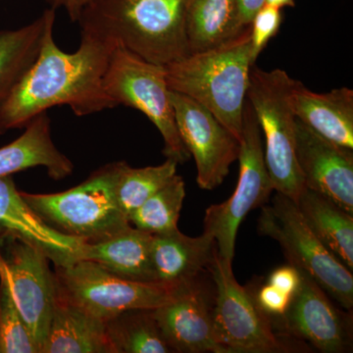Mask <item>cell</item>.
I'll return each mask as SVG.
<instances>
[{"label": "cell", "mask_w": 353, "mask_h": 353, "mask_svg": "<svg viewBox=\"0 0 353 353\" xmlns=\"http://www.w3.org/2000/svg\"><path fill=\"white\" fill-rule=\"evenodd\" d=\"M53 26L44 32L34 63L0 108V134L26 127L54 106H69L80 117L116 108L103 81L117 43L103 32L81 26L78 50L64 52L53 39Z\"/></svg>", "instance_id": "1"}, {"label": "cell", "mask_w": 353, "mask_h": 353, "mask_svg": "<svg viewBox=\"0 0 353 353\" xmlns=\"http://www.w3.org/2000/svg\"><path fill=\"white\" fill-rule=\"evenodd\" d=\"M250 26L220 46L190 53L165 67L173 92L194 99L208 109L241 141L243 108L253 66Z\"/></svg>", "instance_id": "2"}, {"label": "cell", "mask_w": 353, "mask_h": 353, "mask_svg": "<svg viewBox=\"0 0 353 353\" xmlns=\"http://www.w3.org/2000/svg\"><path fill=\"white\" fill-rule=\"evenodd\" d=\"M189 0H90L78 22L108 34L150 63L166 67L190 54Z\"/></svg>", "instance_id": "3"}, {"label": "cell", "mask_w": 353, "mask_h": 353, "mask_svg": "<svg viewBox=\"0 0 353 353\" xmlns=\"http://www.w3.org/2000/svg\"><path fill=\"white\" fill-rule=\"evenodd\" d=\"M123 161L94 171L85 182L57 194L21 196L51 228L59 233L94 243L106 240L129 227L116 197V183Z\"/></svg>", "instance_id": "4"}, {"label": "cell", "mask_w": 353, "mask_h": 353, "mask_svg": "<svg viewBox=\"0 0 353 353\" xmlns=\"http://www.w3.org/2000/svg\"><path fill=\"white\" fill-rule=\"evenodd\" d=\"M294 79L284 70L253 65L246 101L264 136V157L274 190L296 202L305 189L296 158V118L290 106Z\"/></svg>", "instance_id": "5"}, {"label": "cell", "mask_w": 353, "mask_h": 353, "mask_svg": "<svg viewBox=\"0 0 353 353\" xmlns=\"http://www.w3.org/2000/svg\"><path fill=\"white\" fill-rule=\"evenodd\" d=\"M259 232L277 241L289 264L307 274L347 310L353 306V276L306 224L296 202L276 192L261 208Z\"/></svg>", "instance_id": "6"}, {"label": "cell", "mask_w": 353, "mask_h": 353, "mask_svg": "<svg viewBox=\"0 0 353 353\" xmlns=\"http://www.w3.org/2000/svg\"><path fill=\"white\" fill-rule=\"evenodd\" d=\"M103 87L116 106L141 111L157 127L163 138L166 158L178 164L190 159L176 128L165 67L146 61L117 43L109 59Z\"/></svg>", "instance_id": "7"}, {"label": "cell", "mask_w": 353, "mask_h": 353, "mask_svg": "<svg viewBox=\"0 0 353 353\" xmlns=\"http://www.w3.org/2000/svg\"><path fill=\"white\" fill-rule=\"evenodd\" d=\"M233 261L216 252L208 272L214 287L213 322L225 353L288 352L290 339L278 333L272 318L257 305L252 290L239 284Z\"/></svg>", "instance_id": "8"}, {"label": "cell", "mask_w": 353, "mask_h": 353, "mask_svg": "<svg viewBox=\"0 0 353 353\" xmlns=\"http://www.w3.org/2000/svg\"><path fill=\"white\" fill-rule=\"evenodd\" d=\"M240 173L236 190L226 201L209 206L204 215V232L215 241L217 254L233 261L236 234L248 213L268 203L274 190L264 157L259 121L250 102L243 108L240 141Z\"/></svg>", "instance_id": "9"}, {"label": "cell", "mask_w": 353, "mask_h": 353, "mask_svg": "<svg viewBox=\"0 0 353 353\" xmlns=\"http://www.w3.org/2000/svg\"><path fill=\"white\" fill-rule=\"evenodd\" d=\"M62 296L104 321L131 309H155L170 301L176 285L127 280L101 265L77 259L55 266Z\"/></svg>", "instance_id": "10"}, {"label": "cell", "mask_w": 353, "mask_h": 353, "mask_svg": "<svg viewBox=\"0 0 353 353\" xmlns=\"http://www.w3.org/2000/svg\"><path fill=\"white\" fill-rule=\"evenodd\" d=\"M3 243L7 248L6 256L0 252V280L8 287L41 353L57 299L54 273L38 248L16 240Z\"/></svg>", "instance_id": "11"}, {"label": "cell", "mask_w": 353, "mask_h": 353, "mask_svg": "<svg viewBox=\"0 0 353 353\" xmlns=\"http://www.w3.org/2000/svg\"><path fill=\"white\" fill-rule=\"evenodd\" d=\"M170 97L179 134L196 161L197 185L214 190L238 159L240 141L199 102L173 90Z\"/></svg>", "instance_id": "12"}, {"label": "cell", "mask_w": 353, "mask_h": 353, "mask_svg": "<svg viewBox=\"0 0 353 353\" xmlns=\"http://www.w3.org/2000/svg\"><path fill=\"white\" fill-rule=\"evenodd\" d=\"M301 272V287L287 312L272 319L274 327L281 336L307 341L320 352H347L352 343L350 318L334 307L315 281Z\"/></svg>", "instance_id": "13"}, {"label": "cell", "mask_w": 353, "mask_h": 353, "mask_svg": "<svg viewBox=\"0 0 353 353\" xmlns=\"http://www.w3.org/2000/svg\"><path fill=\"white\" fill-rule=\"evenodd\" d=\"M202 275L176 285L170 301L154 309L155 319L174 352L225 353L216 338L213 292Z\"/></svg>", "instance_id": "14"}, {"label": "cell", "mask_w": 353, "mask_h": 353, "mask_svg": "<svg viewBox=\"0 0 353 353\" xmlns=\"http://www.w3.org/2000/svg\"><path fill=\"white\" fill-rule=\"evenodd\" d=\"M296 158L304 185L353 214V150L331 143L296 119Z\"/></svg>", "instance_id": "15"}, {"label": "cell", "mask_w": 353, "mask_h": 353, "mask_svg": "<svg viewBox=\"0 0 353 353\" xmlns=\"http://www.w3.org/2000/svg\"><path fill=\"white\" fill-rule=\"evenodd\" d=\"M12 240L38 248L54 266L79 259L83 245L48 226L21 196L11 176H0V245Z\"/></svg>", "instance_id": "16"}, {"label": "cell", "mask_w": 353, "mask_h": 353, "mask_svg": "<svg viewBox=\"0 0 353 353\" xmlns=\"http://www.w3.org/2000/svg\"><path fill=\"white\" fill-rule=\"evenodd\" d=\"M290 106L297 120L331 143L353 150V90L334 88L325 94L294 80Z\"/></svg>", "instance_id": "17"}, {"label": "cell", "mask_w": 353, "mask_h": 353, "mask_svg": "<svg viewBox=\"0 0 353 353\" xmlns=\"http://www.w3.org/2000/svg\"><path fill=\"white\" fill-rule=\"evenodd\" d=\"M41 353H115L106 321L62 296L57 299Z\"/></svg>", "instance_id": "18"}, {"label": "cell", "mask_w": 353, "mask_h": 353, "mask_svg": "<svg viewBox=\"0 0 353 353\" xmlns=\"http://www.w3.org/2000/svg\"><path fill=\"white\" fill-rule=\"evenodd\" d=\"M216 252L214 239L203 232L185 236L180 230L152 234V262L155 281L178 285L208 271Z\"/></svg>", "instance_id": "19"}, {"label": "cell", "mask_w": 353, "mask_h": 353, "mask_svg": "<svg viewBox=\"0 0 353 353\" xmlns=\"http://www.w3.org/2000/svg\"><path fill=\"white\" fill-rule=\"evenodd\" d=\"M36 167L46 168L54 180L66 178L74 170L71 160L53 143L50 119L46 112L28 123L19 138L0 148V176Z\"/></svg>", "instance_id": "20"}, {"label": "cell", "mask_w": 353, "mask_h": 353, "mask_svg": "<svg viewBox=\"0 0 353 353\" xmlns=\"http://www.w3.org/2000/svg\"><path fill=\"white\" fill-rule=\"evenodd\" d=\"M152 234L130 225L106 240L83 243L79 259L90 260L116 276L157 283L152 262Z\"/></svg>", "instance_id": "21"}, {"label": "cell", "mask_w": 353, "mask_h": 353, "mask_svg": "<svg viewBox=\"0 0 353 353\" xmlns=\"http://www.w3.org/2000/svg\"><path fill=\"white\" fill-rule=\"evenodd\" d=\"M306 224L353 271V214L319 192L303 190L296 201Z\"/></svg>", "instance_id": "22"}, {"label": "cell", "mask_w": 353, "mask_h": 353, "mask_svg": "<svg viewBox=\"0 0 353 353\" xmlns=\"http://www.w3.org/2000/svg\"><path fill=\"white\" fill-rule=\"evenodd\" d=\"M57 9H46L31 24L0 32V108L16 83L34 63L41 50L44 32L55 23Z\"/></svg>", "instance_id": "23"}, {"label": "cell", "mask_w": 353, "mask_h": 353, "mask_svg": "<svg viewBox=\"0 0 353 353\" xmlns=\"http://www.w3.org/2000/svg\"><path fill=\"white\" fill-rule=\"evenodd\" d=\"M238 0H189L185 32L190 52H201L229 41L241 30Z\"/></svg>", "instance_id": "24"}, {"label": "cell", "mask_w": 353, "mask_h": 353, "mask_svg": "<svg viewBox=\"0 0 353 353\" xmlns=\"http://www.w3.org/2000/svg\"><path fill=\"white\" fill-rule=\"evenodd\" d=\"M115 353H171L154 309H131L106 321Z\"/></svg>", "instance_id": "25"}, {"label": "cell", "mask_w": 353, "mask_h": 353, "mask_svg": "<svg viewBox=\"0 0 353 353\" xmlns=\"http://www.w3.org/2000/svg\"><path fill=\"white\" fill-rule=\"evenodd\" d=\"M185 199V183L176 175L130 216V224L152 234L171 233L178 229Z\"/></svg>", "instance_id": "26"}, {"label": "cell", "mask_w": 353, "mask_h": 353, "mask_svg": "<svg viewBox=\"0 0 353 353\" xmlns=\"http://www.w3.org/2000/svg\"><path fill=\"white\" fill-rule=\"evenodd\" d=\"M176 166L178 163L169 158L164 163L143 168H132L123 161L116 183V197L128 220L134 210L176 175Z\"/></svg>", "instance_id": "27"}, {"label": "cell", "mask_w": 353, "mask_h": 353, "mask_svg": "<svg viewBox=\"0 0 353 353\" xmlns=\"http://www.w3.org/2000/svg\"><path fill=\"white\" fill-rule=\"evenodd\" d=\"M0 353H39L38 345L14 303L8 287L0 280Z\"/></svg>", "instance_id": "28"}, {"label": "cell", "mask_w": 353, "mask_h": 353, "mask_svg": "<svg viewBox=\"0 0 353 353\" xmlns=\"http://www.w3.org/2000/svg\"><path fill=\"white\" fill-rule=\"evenodd\" d=\"M282 21V9L268 4H264L253 16L250 24L253 64L255 65L260 53L280 31Z\"/></svg>", "instance_id": "29"}, {"label": "cell", "mask_w": 353, "mask_h": 353, "mask_svg": "<svg viewBox=\"0 0 353 353\" xmlns=\"http://www.w3.org/2000/svg\"><path fill=\"white\" fill-rule=\"evenodd\" d=\"M252 294L259 308L272 319L282 317L289 309L292 299V296L267 283Z\"/></svg>", "instance_id": "30"}, {"label": "cell", "mask_w": 353, "mask_h": 353, "mask_svg": "<svg viewBox=\"0 0 353 353\" xmlns=\"http://www.w3.org/2000/svg\"><path fill=\"white\" fill-rule=\"evenodd\" d=\"M266 283L294 297L301 287V272L292 265H285L272 271Z\"/></svg>", "instance_id": "31"}, {"label": "cell", "mask_w": 353, "mask_h": 353, "mask_svg": "<svg viewBox=\"0 0 353 353\" xmlns=\"http://www.w3.org/2000/svg\"><path fill=\"white\" fill-rule=\"evenodd\" d=\"M90 0H48L52 8H64L72 22H78L85 7Z\"/></svg>", "instance_id": "32"}, {"label": "cell", "mask_w": 353, "mask_h": 353, "mask_svg": "<svg viewBox=\"0 0 353 353\" xmlns=\"http://www.w3.org/2000/svg\"><path fill=\"white\" fill-rule=\"evenodd\" d=\"M265 4V0H238L239 20L241 28L248 27L253 16Z\"/></svg>", "instance_id": "33"}, {"label": "cell", "mask_w": 353, "mask_h": 353, "mask_svg": "<svg viewBox=\"0 0 353 353\" xmlns=\"http://www.w3.org/2000/svg\"><path fill=\"white\" fill-rule=\"evenodd\" d=\"M265 4L278 7L280 9L284 8V7H294L296 6L294 0H265Z\"/></svg>", "instance_id": "34"}]
</instances>
